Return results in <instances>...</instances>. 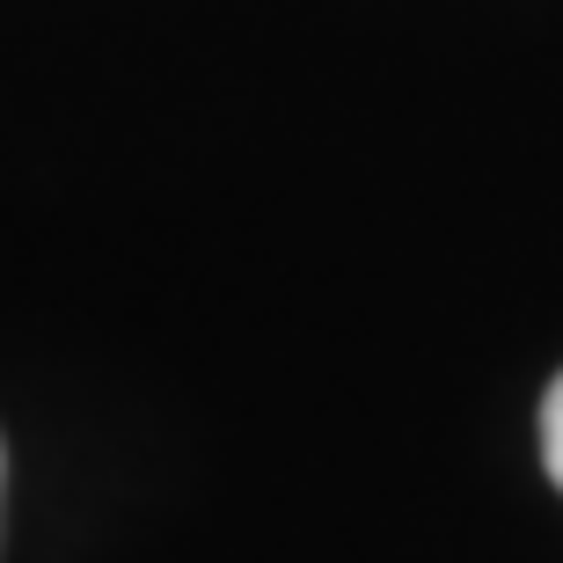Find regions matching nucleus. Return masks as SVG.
I'll return each instance as SVG.
<instances>
[{
	"label": "nucleus",
	"mask_w": 563,
	"mask_h": 563,
	"mask_svg": "<svg viewBox=\"0 0 563 563\" xmlns=\"http://www.w3.org/2000/svg\"><path fill=\"white\" fill-rule=\"evenodd\" d=\"M542 468L563 490V374L549 380V396H542Z\"/></svg>",
	"instance_id": "obj_1"
}]
</instances>
